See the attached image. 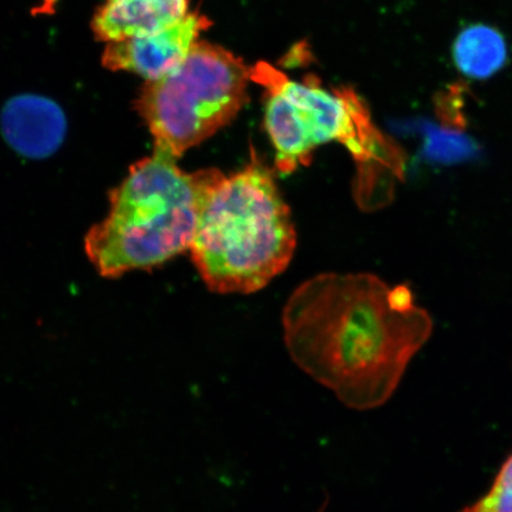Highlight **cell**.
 I'll return each mask as SVG.
<instances>
[{
	"label": "cell",
	"mask_w": 512,
	"mask_h": 512,
	"mask_svg": "<svg viewBox=\"0 0 512 512\" xmlns=\"http://www.w3.org/2000/svg\"><path fill=\"white\" fill-rule=\"evenodd\" d=\"M210 23L197 12L156 34L107 43L102 55L104 66L142 76L146 81L162 78L187 59L192 47Z\"/></svg>",
	"instance_id": "6"
},
{
	"label": "cell",
	"mask_w": 512,
	"mask_h": 512,
	"mask_svg": "<svg viewBox=\"0 0 512 512\" xmlns=\"http://www.w3.org/2000/svg\"><path fill=\"white\" fill-rule=\"evenodd\" d=\"M177 159L155 145L153 155L134 164L111 192L106 219L85 240L88 259L102 277L151 270L190 249L204 204L223 174L187 172Z\"/></svg>",
	"instance_id": "2"
},
{
	"label": "cell",
	"mask_w": 512,
	"mask_h": 512,
	"mask_svg": "<svg viewBox=\"0 0 512 512\" xmlns=\"http://www.w3.org/2000/svg\"><path fill=\"white\" fill-rule=\"evenodd\" d=\"M297 246L290 208L258 156L207 198L190 247L210 291L248 294L283 273Z\"/></svg>",
	"instance_id": "3"
},
{
	"label": "cell",
	"mask_w": 512,
	"mask_h": 512,
	"mask_svg": "<svg viewBox=\"0 0 512 512\" xmlns=\"http://www.w3.org/2000/svg\"><path fill=\"white\" fill-rule=\"evenodd\" d=\"M2 131L8 143L22 155L43 158L66 137L67 120L60 106L40 95H19L2 111Z\"/></svg>",
	"instance_id": "7"
},
{
	"label": "cell",
	"mask_w": 512,
	"mask_h": 512,
	"mask_svg": "<svg viewBox=\"0 0 512 512\" xmlns=\"http://www.w3.org/2000/svg\"><path fill=\"white\" fill-rule=\"evenodd\" d=\"M189 0H106L93 19V31L106 43L156 34L181 22Z\"/></svg>",
	"instance_id": "8"
},
{
	"label": "cell",
	"mask_w": 512,
	"mask_h": 512,
	"mask_svg": "<svg viewBox=\"0 0 512 512\" xmlns=\"http://www.w3.org/2000/svg\"><path fill=\"white\" fill-rule=\"evenodd\" d=\"M283 325L293 362L361 412L392 398L433 328L407 286L364 273L305 281L288 299Z\"/></svg>",
	"instance_id": "1"
},
{
	"label": "cell",
	"mask_w": 512,
	"mask_h": 512,
	"mask_svg": "<svg viewBox=\"0 0 512 512\" xmlns=\"http://www.w3.org/2000/svg\"><path fill=\"white\" fill-rule=\"evenodd\" d=\"M251 75L292 102V158L297 168L311 162L319 145L341 144L357 165L354 192L360 207L373 210L392 201L396 183L405 178L406 156L377 130L358 95L347 88L326 91L313 78L292 81L266 63L251 69Z\"/></svg>",
	"instance_id": "4"
},
{
	"label": "cell",
	"mask_w": 512,
	"mask_h": 512,
	"mask_svg": "<svg viewBox=\"0 0 512 512\" xmlns=\"http://www.w3.org/2000/svg\"><path fill=\"white\" fill-rule=\"evenodd\" d=\"M453 59L459 72L467 78L488 79L507 62V42L501 32L489 25H471L454 42Z\"/></svg>",
	"instance_id": "9"
},
{
	"label": "cell",
	"mask_w": 512,
	"mask_h": 512,
	"mask_svg": "<svg viewBox=\"0 0 512 512\" xmlns=\"http://www.w3.org/2000/svg\"><path fill=\"white\" fill-rule=\"evenodd\" d=\"M251 79L239 57L198 41L176 69L146 81L137 108L155 145L181 158L236 117Z\"/></svg>",
	"instance_id": "5"
},
{
	"label": "cell",
	"mask_w": 512,
	"mask_h": 512,
	"mask_svg": "<svg viewBox=\"0 0 512 512\" xmlns=\"http://www.w3.org/2000/svg\"><path fill=\"white\" fill-rule=\"evenodd\" d=\"M464 512H512V454L489 494Z\"/></svg>",
	"instance_id": "10"
}]
</instances>
